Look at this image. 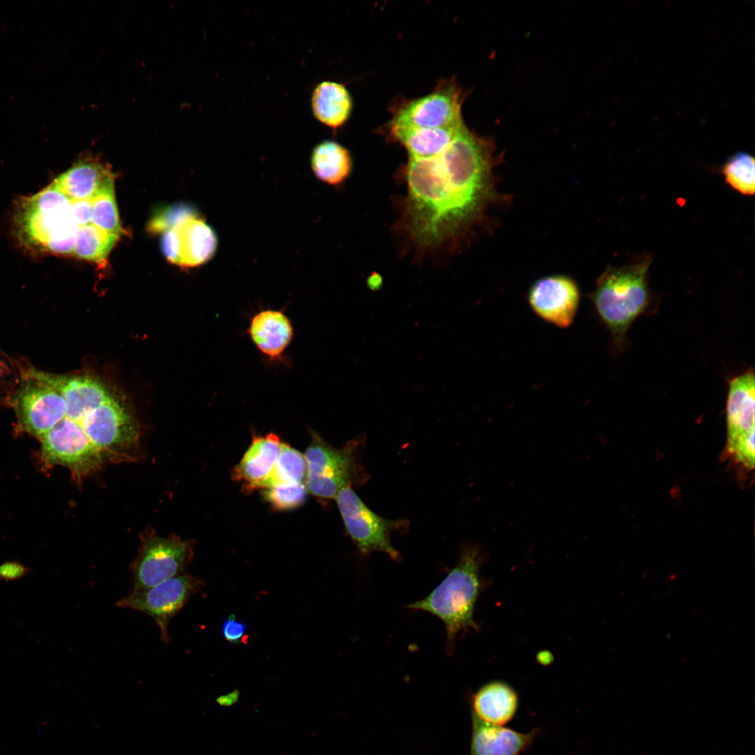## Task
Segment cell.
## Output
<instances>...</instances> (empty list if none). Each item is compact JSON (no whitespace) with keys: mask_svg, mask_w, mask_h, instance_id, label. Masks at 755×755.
I'll return each instance as SVG.
<instances>
[{"mask_svg":"<svg viewBox=\"0 0 755 755\" xmlns=\"http://www.w3.org/2000/svg\"><path fill=\"white\" fill-rule=\"evenodd\" d=\"M494 152L491 140L462 123L440 152L409 157L403 172L407 194L403 223L415 244L439 246L475 218L489 191Z\"/></svg>","mask_w":755,"mask_h":755,"instance_id":"obj_1","label":"cell"},{"mask_svg":"<svg viewBox=\"0 0 755 755\" xmlns=\"http://www.w3.org/2000/svg\"><path fill=\"white\" fill-rule=\"evenodd\" d=\"M653 257L644 253L619 267H608L598 278L589 298L609 331L612 349L623 351L632 324L647 312L652 301L649 271Z\"/></svg>","mask_w":755,"mask_h":755,"instance_id":"obj_2","label":"cell"},{"mask_svg":"<svg viewBox=\"0 0 755 755\" xmlns=\"http://www.w3.org/2000/svg\"><path fill=\"white\" fill-rule=\"evenodd\" d=\"M484 556L480 547L464 545L457 563L446 577L426 598L408 605L411 610L428 612L443 622L449 652L459 633L478 628L473 615L482 587L480 570Z\"/></svg>","mask_w":755,"mask_h":755,"instance_id":"obj_3","label":"cell"},{"mask_svg":"<svg viewBox=\"0 0 755 755\" xmlns=\"http://www.w3.org/2000/svg\"><path fill=\"white\" fill-rule=\"evenodd\" d=\"M15 220L19 236L28 246L73 254L79 227L72 216L71 200L53 183L22 200Z\"/></svg>","mask_w":755,"mask_h":755,"instance_id":"obj_4","label":"cell"},{"mask_svg":"<svg viewBox=\"0 0 755 755\" xmlns=\"http://www.w3.org/2000/svg\"><path fill=\"white\" fill-rule=\"evenodd\" d=\"M312 440L305 458L307 463V489L315 496L331 499L346 487L360 485L369 475L361 463L366 445L362 434L336 448L312 432Z\"/></svg>","mask_w":755,"mask_h":755,"instance_id":"obj_5","label":"cell"},{"mask_svg":"<svg viewBox=\"0 0 755 755\" xmlns=\"http://www.w3.org/2000/svg\"><path fill=\"white\" fill-rule=\"evenodd\" d=\"M335 498L347 533L362 554L382 552L391 559H400L390 537L393 532L407 531L408 519H387L379 516L366 505L352 487L342 489Z\"/></svg>","mask_w":755,"mask_h":755,"instance_id":"obj_6","label":"cell"},{"mask_svg":"<svg viewBox=\"0 0 755 755\" xmlns=\"http://www.w3.org/2000/svg\"><path fill=\"white\" fill-rule=\"evenodd\" d=\"M194 556L193 544L180 537L148 534L130 564L133 591L150 588L185 573Z\"/></svg>","mask_w":755,"mask_h":755,"instance_id":"obj_7","label":"cell"},{"mask_svg":"<svg viewBox=\"0 0 755 755\" xmlns=\"http://www.w3.org/2000/svg\"><path fill=\"white\" fill-rule=\"evenodd\" d=\"M206 582L188 573L173 577L150 588L133 591L115 603L120 608L143 612L157 625L164 643L169 642L168 626L190 597L201 591Z\"/></svg>","mask_w":755,"mask_h":755,"instance_id":"obj_8","label":"cell"},{"mask_svg":"<svg viewBox=\"0 0 755 755\" xmlns=\"http://www.w3.org/2000/svg\"><path fill=\"white\" fill-rule=\"evenodd\" d=\"M755 379L752 368L728 381L726 396L727 453L745 469L754 464Z\"/></svg>","mask_w":755,"mask_h":755,"instance_id":"obj_9","label":"cell"},{"mask_svg":"<svg viewBox=\"0 0 755 755\" xmlns=\"http://www.w3.org/2000/svg\"><path fill=\"white\" fill-rule=\"evenodd\" d=\"M12 401L24 429L40 438L66 414V401L44 372L28 370Z\"/></svg>","mask_w":755,"mask_h":755,"instance_id":"obj_10","label":"cell"},{"mask_svg":"<svg viewBox=\"0 0 755 755\" xmlns=\"http://www.w3.org/2000/svg\"><path fill=\"white\" fill-rule=\"evenodd\" d=\"M87 415L78 420L65 414L41 438L45 460L50 464L68 467L78 479L99 470L104 461L84 430Z\"/></svg>","mask_w":755,"mask_h":755,"instance_id":"obj_11","label":"cell"},{"mask_svg":"<svg viewBox=\"0 0 755 755\" xmlns=\"http://www.w3.org/2000/svg\"><path fill=\"white\" fill-rule=\"evenodd\" d=\"M580 301L575 281L564 275H552L535 280L527 293L533 312L546 322L559 328L570 326Z\"/></svg>","mask_w":755,"mask_h":755,"instance_id":"obj_12","label":"cell"},{"mask_svg":"<svg viewBox=\"0 0 755 755\" xmlns=\"http://www.w3.org/2000/svg\"><path fill=\"white\" fill-rule=\"evenodd\" d=\"M463 94L452 84L443 85L434 92L408 102L396 113L394 127L440 128L461 122Z\"/></svg>","mask_w":755,"mask_h":755,"instance_id":"obj_13","label":"cell"},{"mask_svg":"<svg viewBox=\"0 0 755 755\" xmlns=\"http://www.w3.org/2000/svg\"><path fill=\"white\" fill-rule=\"evenodd\" d=\"M53 184L70 200H91L114 187V175L105 164L88 157L61 174Z\"/></svg>","mask_w":755,"mask_h":755,"instance_id":"obj_14","label":"cell"},{"mask_svg":"<svg viewBox=\"0 0 755 755\" xmlns=\"http://www.w3.org/2000/svg\"><path fill=\"white\" fill-rule=\"evenodd\" d=\"M282 443L273 433L253 437L251 445L233 470V480L241 482L247 492L261 489L273 470Z\"/></svg>","mask_w":755,"mask_h":755,"instance_id":"obj_15","label":"cell"},{"mask_svg":"<svg viewBox=\"0 0 755 755\" xmlns=\"http://www.w3.org/2000/svg\"><path fill=\"white\" fill-rule=\"evenodd\" d=\"M472 719L468 755H521L538 734L537 728L521 733L503 726L484 723L474 717Z\"/></svg>","mask_w":755,"mask_h":755,"instance_id":"obj_16","label":"cell"},{"mask_svg":"<svg viewBox=\"0 0 755 755\" xmlns=\"http://www.w3.org/2000/svg\"><path fill=\"white\" fill-rule=\"evenodd\" d=\"M248 333L257 348L271 360L280 359L294 335L290 319L280 310L266 309L251 319Z\"/></svg>","mask_w":755,"mask_h":755,"instance_id":"obj_17","label":"cell"},{"mask_svg":"<svg viewBox=\"0 0 755 755\" xmlns=\"http://www.w3.org/2000/svg\"><path fill=\"white\" fill-rule=\"evenodd\" d=\"M472 717L487 724L503 726L515 716L519 698L508 683L491 681L482 686L471 697Z\"/></svg>","mask_w":755,"mask_h":755,"instance_id":"obj_18","label":"cell"},{"mask_svg":"<svg viewBox=\"0 0 755 755\" xmlns=\"http://www.w3.org/2000/svg\"><path fill=\"white\" fill-rule=\"evenodd\" d=\"M179 242V265L194 267L212 258L217 246L213 229L198 214L175 227Z\"/></svg>","mask_w":755,"mask_h":755,"instance_id":"obj_19","label":"cell"},{"mask_svg":"<svg viewBox=\"0 0 755 755\" xmlns=\"http://www.w3.org/2000/svg\"><path fill=\"white\" fill-rule=\"evenodd\" d=\"M463 123L440 128L394 127L396 140L406 148L409 157H431L443 150L454 139Z\"/></svg>","mask_w":755,"mask_h":755,"instance_id":"obj_20","label":"cell"},{"mask_svg":"<svg viewBox=\"0 0 755 755\" xmlns=\"http://www.w3.org/2000/svg\"><path fill=\"white\" fill-rule=\"evenodd\" d=\"M311 107L319 122L329 127L337 128L349 117L352 99L343 85L324 81L317 85L312 92Z\"/></svg>","mask_w":755,"mask_h":755,"instance_id":"obj_21","label":"cell"},{"mask_svg":"<svg viewBox=\"0 0 755 755\" xmlns=\"http://www.w3.org/2000/svg\"><path fill=\"white\" fill-rule=\"evenodd\" d=\"M310 164L318 179L333 185L342 183L352 171V159L347 150L331 141H322L314 148Z\"/></svg>","mask_w":755,"mask_h":755,"instance_id":"obj_22","label":"cell"},{"mask_svg":"<svg viewBox=\"0 0 755 755\" xmlns=\"http://www.w3.org/2000/svg\"><path fill=\"white\" fill-rule=\"evenodd\" d=\"M120 236L110 234L92 224L78 229L73 254L100 266H105L108 255Z\"/></svg>","mask_w":755,"mask_h":755,"instance_id":"obj_23","label":"cell"},{"mask_svg":"<svg viewBox=\"0 0 755 755\" xmlns=\"http://www.w3.org/2000/svg\"><path fill=\"white\" fill-rule=\"evenodd\" d=\"M307 474L305 456L288 444L282 443L281 450L268 477L261 489L274 486L302 482Z\"/></svg>","mask_w":755,"mask_h":755,"instance_id":"obj_24","label":"cell"},{"mask_svg":"<svg viewBox=\"0 0 755 755\" xmlns=\"http://www.w3.org/2000/svg\"><path fill=\"white\" fill-rule=\"evenodd\" d=\"M724 180L733 190L745 196L755 191V159L750 154L738 152L730 157L721 168Z\"/></svg>","mask_w":755,"mask_h":755,"instance_id":"obj_25","label":"cell"},{"mask_svg":"<svg viewBox=\"0 0 755 755\" xmlns=\"http://www.w3.org/2000/svg\"><path fill=\"white\" fill-rule=\"evenodd\" d=\"M92 224L110 234L123 233L115 198L114 187L99 193L92 199Z\"/></svg>","mask_w":755,"mask_h":755,"instance_id":"obj_26","label":"cell"},{"mask_svg":"<svg viewBox=\"0 0 755 755\" xmlns=\"http://www.w3.org/2000/svg\"><path fill=\"white\" fill-rule=\"evenodd\" d=\"M308 489L302 482L280 484L265 489L264 498L278 510L296 508L303 503Z\"/></svg>","mask_w":755,"mask_h":755,"instance_id":"obj_27","label":"cell"},{"mask_svg":"<svg viewBox=\"0 0 755 755\" xmlns=\"http://www.w3.org/2000/svg\"><path fill=\"white\" fill-rule=\"evenodd\" d=\"M196 210L185 205L168 207L159 212L150 220L148 229L152 233L165 232L178 226L188 217L196 214Z\"/></svg>","mask_w":755,"mask_h":755,"instance_id":"obj_28","label":"cell"},{"mask_svg":"<svg viewBox=\"0 0 755 755\" xmlns=\"http://www.w3.org/2000/svg\"><path fill=\"white\" fill-rule=\"evenodd\" d=\"M247 625L238 620L234 614L224 619L222 625V634L224 639L231 644L245 642Z\"/></svg>","mask_w":755,"mask_h":755,"instance_id":"obj_29","label":"cell"},{"mask_svg":"<svg viewBox=\"0 0 755 755\" xmlns=\"http://www.w3.org/2000/svg\"><path fill=\"white\" fill-rule=\"evenodd\" d=\"M71 213L78 227L92 224V199L71 200Z\"/></svg>","mask_w":755,"mask_h":755,"instance_id":"obj_30","label":"cell"},{"mask_svg":"<svg viewBox=\"0 0 755 755\" xmlns=\"http://www.w3.org/2000/svg\"><path fill=\"white\" fill-rule=\"evenodd\" d=\"M30 570L24 564L15 561H5L0 563V580L14 582L24 578Z\"/></svg>","mask_w":755,"mask_h":755,"instance_id":"obj_31","label":"cell"},{"mask_svg":"<svg viewBox=\"0 0 755 755\" xmlns=\"http://www.w3.org/2000/svg\"><path fill=\"white\" fill-rule=\"evenodd\" d=\"M162 249L167 259L179 265V242L175 227L164 232L162 238Z\"/></svg>","mask_w":755,"mask_h":755,"instance_id":"obj_32","label":"cell"},{"mask_svg":"<svg viewBox=\"0 0 755 755\" xmlns=\"http://www.w3.org/2000/svg\"><path fill=\"white\" fill-rule=\"evenodd\" d=\"M238 691L236 690V691H233V692L229 693L228 695L222 696L218 698L217 701H218L219 703H220V704H222L223 705H230V704L236 702V700L238 699Z\"/></svg>","mask_w":755,"mask_h":755,"instance_id":"obj_33","label":"cell"},{"mask_svg":"<svg viewBox=\"0 0 755 755\" xmlns=\"http://www.w3.org/2000/svg\"><path fill=\"white\" fill-rule=\"evenodd\" d=\"M368 287L372 290H378L382 285V278L378 275H373L367 280Z\"/></svg>","mask_w":755,"mask_h":755,"instance_id":"obj_34","label":"cell"}]
</instances>
